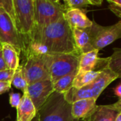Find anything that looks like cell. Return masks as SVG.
<instances>
[{"instance_id": "4dcf8cb0", "label": "cell", "mask_w": 121, "mask_h": 121, "mask_svg": "<svg viewBox=\"0 0 121 121\" xmlns=\"http://www.w3.org/2000/svg\"><path fill=\"white\" fill-rule=\"evenodd\" d=\"M109 4H116L118 6H121V0H107Z\"/></svg>"}, {"instance_id": "f546056e", "label": "cell", "mask_w": 121, "mask_h": 121, "mask_svg": "<svg viewBox=\"0 0 121 121\" xmlns=\"http://www.w3.org/2000/svg\"><path fill=\"white\" fill-rule=\"evenodd\" d=\"M89 1L91 3V5L101 6L102 4L103 0H89Z\"/></svg>"}, {"instance_id": "836d02e7", "label": "cell", "mask_w": 121, "mask_h": 121, "mask_svg": "<svg viewBox=\"0 0 121 121\" xmlns=\"http://www.w3.org/2000/svg\"><path fill=\"white\" fill-rule=\"evenodd\" d=\"M63 1L65 2V1H67V0H63ZM55 1H56L57 3H60V0H55Z\"/></svg>"}, {"instance_id": "7a4b0ae2", "label": "cell", "mask_w": 121, "mask_h": 121, "mask_svg": "<svg viewBox=\"0 0 121 121\" xmlns=\"http://www.w3.org/2000/svg\"><path fill=\"white\" fill-rule=\"evenodd\" d=\"M121 77L112 72L107 68L101 70L99 76L91 83L79 88L76 89L71 88L64 95L65 100L72 104L76 101L86 98L97 99L101 93L110 85L113 81Z\"/></svg>"}, {"instance_id": "603a6c76", "label": "cell", "mask_w": 121, "mask_h": 121, "mask_svg": "<svg viewBox=\"0 0 121 121\" xmlns=\"http://www.w3.org/2000/svg\"><path fill=\"white\" fill-rule=\"evenodd\" d=\"M0 8H2L7 11L14 20V11L12 0H0Z\"/></svg>"}, {"instance_id": "7402d4cb", "label": "cell", "mask_w": 121, "mask_h": 121, "mask_svg": "<svg viewBox=\"0 0 121 121\" xmlns=\"http://www.w3.org/2000/svg\"><path fill=\"white\" fill-rule=\"evenodd\" d=\"M91 5L89 0H67L65 1V7L69 9H83L84 7Z\"/></svg>"}, {"instance_id": "d590c367", "label": "cell", "mask_w": 121, "mask_h": 121, "mask_svg": "<svg viewBox=\"0 0 121 121\" xmlns=\"http://www.w3.org/2000/svg\"><path fill=\"white\" fill-rule=\"evenodd\" d=\"M0 47H1V43H0Z\"/></svg>"}, {"instance_id": "ffe728a7", "label": "cell", "mask_w": 121, "mask_h": 121, "mask_svg": "<svg viewBox=\"0 0 121 121\" xmlns=\"http://www.w3.org/2000/svg\"><path fill=\"white\" fill-rule=\"evenodd\" d=\"M113 53L106 58V68L111 70L114 73L121 76V49L118 48H113Z\"/></svg>"}, {"instance_id": "2e32d148", "label": "cell", "mask_w": 121, "mask_h": 121, "mask_svg": "<svg viewBox=\"0 0 121 121\" xmlns=\"http://www.w3.org/2000/svg\"><path fill=\"white\" fill-rule=\"evenodd\" d=\"M99 50L93 49L90 51L81 53L79 57V72H86L94 71L97 68L99 57Z\"/></svg>"}, {"instance_id": "6da1fadb", "label": "cell", "mask_w": 121, "mask_h": 121, "mask_svg": "<svg viewBox=\"0 0 121 121\" xmlns=\"http://www.w3.org/2000/svg\"><path fill=\"white\" fill-rule=\"evenodd\" d=\"M24 39L40 41L46 46L49 53H70L80 56L73 40L72 29L64 19L45 26L34 25L30 34Z\"/></svg>"}, {"instance_id": "484cf974", "label": "cell", "mask_w": 121, "mask_h": 121, "mask_svg": "<svg viewBox=\"0 0 121 121\" xmlns=\"http://www.w3.org/2000/svg\"><path fill=\"white\" fill-rule=\"evenodd\" d=\"M11 88V82L0 81V95L8 92Z\"/></svg>"}, {"instance_id": "8992f818", "label": "cell", "mask_w": 121, "mask_h": 121, "mask_svg": "<svg viewBox=\"0 0 121 121\" xmlns=\"http://www.w3.org/2000/svg\"><path fill=\"white\" fill-rule=\"evenodd\" d=\"M92 21L89 31L91 44L94 49L99 51L121 38V21L108 26H101L94 19Z\"/></svg>"}, {"instance_id": "ac0fdd59", "label": "cell", "mask_w": 121, "mask_h": 121, "mask_svg": "<svg viewBox=\"0 0 121 121\" xmlns=\"http://www.w3.org/2000/svg\"><path fill=\"white\" fill-rule=\"evenodd\" d=\"M78 72V69L75 70L65 76L61 77L54 83H52L54 92L65 94L72 87L73 84L74 79Z\"/></svg>"}, {"instance_id": "44dd1931", "label": "cell", "mask_w": 121, "mask_h": 121, "mask_svg": "<svg viewBox=\"0 0 121 121\" xmlns=\"http://www.w3.org/2000/svg\"><path fill=\"white\" fill-rule=\"evenodd\" d=\"M11 86L21 91L23 93L26 91L28 84L23 74L21 66H19L18 68L15 71L11 81Z\"/></svg>"}, {"instance_id": "1f68e13d", "label": "cell", "mask_w": 121, "mask_h": 121, "mask_svg": "<svg viewBox=\"0 0 121 121\" xmlns=\"http://www.w3.org/2000/svg\"><path fill=\"white\" fill-rule=\"evenodd\" d=\"M115 121H121V112H120V113L117 115Z\"/></svg>"}, {"instance_id": "5b68a950", "label": "cell", "mask_w": 121, "mask_h": 121, "mask_svg": "<svg viewBox=\"0 0 121 121\" xmlns=\"http://www.w3.org/2000/svg\"><path fill=\"white\" fill-rule=\"evenodd\" d=\"M65 4L50 0H34L35 25L45 26L57 21L67 11Z\"/></svg>"}, {"instance_id": "3957f363", "label": "cell", "mask_w": 121, "mask_h": 121, "mask_svg": "<svg viewBox=\"0 0 121 121\" xmlns=\"http://www.w3.org/2000/svg\"><path fill=\"white\" fill-rule=\"evenodd\" d=\"M72 104L67 103L64 95L53 92L38 111L39 121H73Z\"/></svg>"}, {"instance_id": "83f0119b", "label": "cell", "mask_w": 121, "mask_h": 121, "mask_svg": "<svg viewBox=\"0 0 121 121\" xmlns=\"http://www.w3.org/2000/svg\"><path fill=\"white\" fill-rule=\"evenodd\" d=\"M113 93L114 95L118 98V100H121V83H118L116 87L113 88Z\"/></svg>"}, {"instance_id": "ba28073f", "label": "cell", "mask_w": 121, "mask_h": 121, "mask_svg": "<svg viewBox=\"0 0 121 121\" xmlns=\"http://www.w3.org/2000/svg\"><path fill=\"white\" fill-rule=\"evenodd\" d=\"M0 43L13 46L20 53L25 47L24 37L19 33L13 19L0 8Z\"/></svg>"}, {"instance_id": "4316f807", "label": "cell", "mask_w": 121, "mask_h": 121, "mask_svg": "<svg viewBox=\"0 0 121 121\" xmlns=\"http://www.w3.org/2000/svg\"><path fill=\"white\" fill-rule=\"evenodd\" d=\"M108 8L110 9V10L114 13L118 17L121 18V6H118L116 4H110L108 6Z\"/></svg>"}, {"instance_id": "8fae6325", "label": "cell", "mask_w": 121, "mask_h": 121, "mask_svg": "<svg viewBox=\"0 0 121 121\" xmlns=\"http://www.w3.org/2000/svg\"><path fill=\"white\" fill-rule=\"evenodd\" d=\"M63 17L71 29H87L91 27L93 23L87 17L86 11L84 9H67Z\"/></svg>"}, {"instance_id": "e575fe53", "label": "cell", "mask_w": 121, "mask_h": 121, "mask_svg": "<svg viewBox=\"0 0 121 121\" xmlns=\"http://www.w3.org/2000/svg\"><path fill=\"white\" fill-rule=\"evenodd\" d=\"M50 1H55V0H50ZM56 2V1H55Z\"/></svg>"}, {"instance_id": "f1b7e54d", "label": "cell", "mask_w": 121, "mask_h": 121, "mask_svg": "<svg viewBox=\"0 0 121 121\" xmlns=\"http://www.w3.org/2000/svg\"><path fill=\"white\" fill-rule=\"evenodd\" d=\"M7 69V67L6 66V63L4 62V58H3V55H2V51H1V45L0 47V71Z\"/></svg>"}, {"instance_id": "9c48e42d", "label": "cell", "mask_w": 121, "mask_h": 121, "mask_svg": "<svg viewBox=\"0 0 121 121\" xmlns=\"http://www.w3.org/2000/svg\"><path fill=\"white\" fill-rule=\"evenodd\" d=\"M26 57V62L23 66H21V68L28 85L40 81L50 80L49 73L41 56L28 55Z\"/></svg>"}, {"instance_id": "cb8c5ba5", "label": "cell", "mask_w": 121, "mask_h": 121, "mask_svg": "<svg viewBox=\"0 0 121 121\" xmlns=\"http://www.w3.org/2000/svg\"><path fill=\"white\" fill-rule=\"evenodd\" d=\"M21 100V95L19 93H9V104L12 108H18Z\"/></svg>"}, {"instance_id": "4fadbf2b", "label": "cell", "mask_w": 121, "mask_h": 121, "mask_svg": "<svg viewBox=\"0 0 121 121\" xmlns=\"http://www.w3.org/2000/svg\"><path fill=\"white\" fill-rule=\"evenodd\" d=\"M95 98H86L72 103L71 113L74 120L89 118L94 112L97 105Z\"/></svg>"}, {"instance_id": "5bb4252c", "label": "cell", "mask_w": 121, "mask_h": 121, "mask_svg": "<svg viewBox=\"0 0 121 121\" xmlns=\"http://www.w3.org/2000/svg\"><path fill=\"white\" fill-rule=\"evenodd\" d=\"M16 110V121H32L38 113L26 91L21 96V103Z\"/></svg>"}, {"instance_id": "d6a6232c", "label": "cell", "mask_w": 121, "mask_h": 121, "mask_svg": "<svg viewBox=\"0 0 121 121\" xmlns=\"http://www.w3.org/2000/svg\"><path fill=\"white\" fill-rule=\"evenodd\" d=\"M32 121H39L38 120V113H37V115H36V116L32 120Z\"/></svg>"}, {"instance_id": "7c38bea8", "label": "cell", "mask_w": 121, "mask_h": 121, "mask_svg": "<svg viewBox=\"0 0 121 121\" xmlns=\"http://www.w3.org/2000/svg\"><path fill=\"white\" fill-rule=\"evenodd\" d=\"M121 112V101L113 104L97 106L88 121H115L117 115Z\"/></svg>"}, {"instance_id": "e0dca14e", "label": "cell", "mask_w": 121, "mask_h": 121, "mask_svg": "<svg viewBox=\"0 0 121 121\" xmlns=\"http://www.w3.org/2000/svg\"><path fill=\"white\" fill-rule=\"evenodd\" d=\"M2 55L7 68L16 71L19 65V53L11 45L1 44Z\"/></svg>"}, {"instance_id": "277c9868", "label": "cell", "mask_w": 121, "mask_h": 121, "mask_svg": "<svg viewBox=\"0 0 121 121\" xmlns=\"http://www.w3.org/2000/svg\"><path fill=\"white\" fill-rule=\"evenodd\" d=\"M52 83L78 69L79 56L70 53H48L41 56Z\"/></svg>"}, {"instance_id": "30bf717a", "label": "cell", "mask_w": 121, "mask_h": 121, "mask_svg": "<svg viewBox=\"0 0 121 121\" xmlns=\"http://www.w3.org/2000/svg\"><path fill=\"white\" fill-rule=\"evenodd\" d=\"M26 92L37 111L54 92L51 80L38 81L28 86Z\"/></svg>"}, {"instance_id": "52a82bcc", "label": "cell", "mask_w": 121, "mask_h": 121, "mask_svg": "<svg viewBox=\"0 0 121 121\" xmlns=\"http://www.w3.org/2000/svg\"><path fill=\"white\" fill-rule=\"evenodd\" d=\"M15 24L19 33L28 36L34 25V0H12Z\"/></svg>"}, {"instance_id": "9a60e30c", "label": "cell", "mask_w": 121, "mask_h": 121, "mask_svg": "<svg viewBox=\"0 0 121 121\" xmlns=\"http://www.w3.org/2000/svg\"><path fill=\"white\" fill-rule=\"evenodd\" d=\"M74 45L79 53H83L93 50L91 46L89 28L87 29H71Z\"/></svg>"}, {"instance_id": "d6986e66", "label": "cell", "mask_w": 121, "mask_h": 121, "mask_svg": "<svg viewBox=\"0 0 121 121\" xmlns=\"http://www.w3.org/2000/svg\"><path fill=\"white\" fill-rule=\"evenodd\" d=\"M101 71H91L86 72H77L72 84V88L79 89L93 82L101 73Z\"/></svg>"}, {"instance_id": "d4e9b609", "label": "cell", "mask_w": 121, "mask_h": 121, "mask_svg": "<svg viewBox=\"0 0 121 121\" xmlns=\"http://www.w3.org/2000/svg\"><path fill=\"white\" fill-rule=\"evenodd\" d=\"M15 71L11 69H5L0 71V81L11 82L12 81Z\"/></svg>"}]
</instances>
